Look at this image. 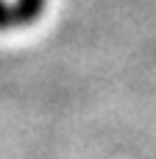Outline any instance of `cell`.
<instances>
[{"label":"cell","mask_w":156,"mask_h":159,"mask_svg":"<svg viewBox=\"0 0 156 159\" xmlns=\"http://www.w3.org/2000/svg\"><path fill=\"white\" fill-rule=\"evenodd\" d=\"M45 8V0H17L8 6V28H20L33 22Z\"/></svg>","instance_id":"1"}]
</instances>
